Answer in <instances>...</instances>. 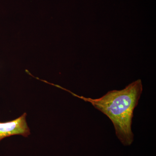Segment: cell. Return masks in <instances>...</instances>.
<instances>
[{"label": "cell", "mask_w": 156, "mask_h": 156, "mask_svg": "<svg viewBox=\"0 0 156 156\" xmlns=\"http://www.w3.org/2000/svg\"><path fill=\"white\" fill-rule=\"evenodd\" d=\"M27 114L24 113L16 119L0 122V142L4 138L15 135L27 137L30 134V129L26 122Z\"/></svg>", "instance_id": "7a4b0ae2"}, {"label": "cell", "mask_w": 156, "mask_h": 156, "mask_svg": "<svg viewBox=\"0 0 156 156\" xmlns=\"http://www.w3.org/2000/svg\"><path fill=\"white\" fill-rule=\"evenodd\" d=\"M142 91V81L138 80L125 89L109 91L99 98L83 97L70 93L91 103L106 115L113 124L116 135L120 142L125 146H129L134 140L131 129L134 110L138 105Z\"/></svg>", "instance_id": "6da1fadb"}]
</instances>
